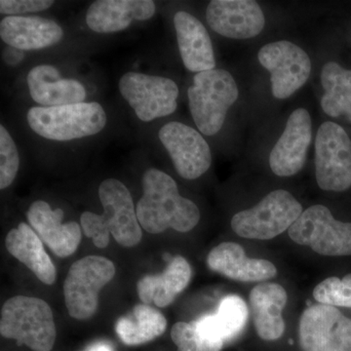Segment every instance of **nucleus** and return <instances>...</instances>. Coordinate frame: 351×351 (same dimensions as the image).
Here are the masks:
<instances>
[{
    "mask_svg": "<svg viewBox=\"0 0 351 351\" xmlns=\"http://www.w3.org/2000/svg\"><path fill=\"white\" fill-rule=\"evenodd\" d=\"M167 320L158 309L138 304L115 324L117 336L127 346H138L158 338L165 332Z\"/></svg>",
    "mask_w": 351,
    "mask_h": 351,
    "instance_id": "nucleus-26",
    "label": "nucleus"
},
{
    "mask_svg": "<svg viewBox=\"0 0 351 351\" xmlns=\"http://www.w3.org/2000/svg\"><path fill=\"white\" fill-rule=\"evenodd\" d=\"M258 62L269 71L274 98L287 99L301 89L311 73L306 51L287 40L267 43L261 48Z\"/></svg>",
    "mask_w": 351,
    "mask_h": 351,
    "instance_id": "nucleus-10",
    "label": "nucleus"
},
{
    "mask_svg": "<svg viewBox=\"0 0 351 351\" xmlns=\"http://www.w3.org/2000/svg\"><path fill=\"white\" fill-rule=\"evenodd\" d=\"M27 119L32 131L60 142L96 135L107 124V114L98 103L34 107L27 112Z\"/></svg>",
    "mask_w": 351,
    "mask_h": 351,
    "instance_id": "nucleus-4",
    "label": "nucleus"
},
{
    "mask_svg": "<svg viewBox=\"0 0 351 351\" xmlns=\"http://www.w3.org/2000/svg\"><path fill=\"white\" fill-rule=\"evenodd\" d=\"M152 0H98L88 8L86 23L99 34L126 29L133 21L151 19L156 13Z\"/></svg>",
    "mask_w": 351,
    "mask_h": 351,
    "instance_id": "nucleus-20",
    "label": "nucleus"
},
{
    "mask_svg": "<svg viewBox=\"0 0 351 351\" xmlns=\"http://www.w3.org/2000/svg\"><path fill=\"white\" fill-rule=\"evenodd\" d=\"M20 157L17 147L8 131L0 126V189L8 188L19 170Z\"/></svg>",
    "mask_w": 351,
    "mask_h": 351,
    "instance_id": "nucleus-29",
    "label": "nucleus"
},
{
    "mask_svg": "<svg viewBox=\"0 0 351 351\" xmlns=\"http://www.w3.org/2000/svg\"><path fill=\"white\" fill-rule=\"evenodd\" d=\"M191 279V267L182 256L173 258L161 274L145 276L138 280L137 291L143 304L166 307L181 294Z\"/></svg>",
    "mask_w": 351,
    "mask_h": 351,
    "instance_id": "nucleus-24",
    "label": "nucleus"
},
{
    "mask_svg": "<svg viewBox=\"0 0 351 351\" xmlns=\"http://www.w3.org/2000/svg\"><path fill=\"white\" fill-rule=\"evenodd\" d=\"M27 218L39 239L58 257H69L77 250L82 241V226L75 221L63 223L61 208L52 210L45 201H34L27 210Z\"/></svg>",
    "mask_w": 351,
    "mask_h": 351,
    "instance_id": "nucleus-16",
    "label": "nucleus"
},
{
    "mask_svg": "<svg viewBox=\"0 0 351 351\" xmlns=\"http://www.w3.org/2000/svg\"><path fill=\"white\" fill-rule=\"evenodd\" d=\"M83 351H115L114 346L108 341H98L91 343Z\"/></svg>",
    "mask_w": 351,
    "mask_h": 351,
    "instance_id": "nucleus-34",
    "label": "nucleus"
},
{
    "mask_svg": "<svg viewBox=\"0 0 351 351\" xmlns=\"http://www.w3.org/2000/svg\"><path fill=\"white\" fill-rule=\"evenodd\" d=\"M211 29L228 38L248 39L263 32L265 15L254 0H213L207 7Z\"/></svg>",
    "mask_w": 351,
    "mask_h": 351,
    "instance_id": "nucleus-15",
    "label": "nucleus"
},
{
    "mask_svg": "<svg viewBox=\"0 0 351 351\" xmlns=\"http://www.w3.org/2000/svg\"><path fill=\"white\" fill-rule=\"evenodd\" d=\"M302 206L284 189L265 195L256 206L235 214L233 232L243 239L269 240L286 232L302 214Z\"/></svg>",
    "mask_w": 351,
    "mask_h": 351,
    "instance_id": "nucleus-5",
    "label": "nucleus"
},
{
    "mask_svg": "<svg viewBox=\"0 0 351 351\" xmlns=\"http://www.w3.org/2000/svg\"><path fill=\"white\" fill-rule=\"evenodd\" d=\"M119 90L142 121L167 117L177 110L179 88L169 78L131 71L122 76Z\"/></svg>",
    "mask_w": 351,
    "mask_h": 351,
    "instance_id": "nucleus-9",
    "label": "nucleus"
},
{
    "mask_svg": "<svg viewBox=\"0 0 351 351\" xmlns=\"http://www.w3.org/2000/svg\"><path fill=\"white\" fill-rule=\"evenodd\" d=\"M64 32L55 21L41 17L8 16L0 23V38L22 51L40 50L62 40Z\"/></svg>",
    "mask_w": 351,
    "mask_h": 351,
    "instance_id": "nucleus-21",
    "label": "nucleus"
},
{
    "mask_svg": "<svg viewBox=\"0 0 351 351\" xmlns=\"http://www.w3.org/2000/svg\"><path fill=\"white\" fill-rule=\"evenodd\" d=\"M315 176L323 191L341 193L351 188V140L335 122L321 124L315 138Z\"/></svg>",
    "mask_w": 351,
    "mask_h": 351,
    "instance_id": "nucleus-8",
    "label": "nucleus"
},
{
    "mask_svg": "<svg viewBox=\"0 0 351 351\" xmlns=\"http://www.w3.org/2000/svg\"><path fill=\"white\" fill-rule=\"evenodd\" d=\"M82 232L89 239L93 240L95 246L106 248L110 244V230L104 223L101 215L84 212L80 217Z\"/></svg>",
    "mask_w": 351,
    "mask_h": 351,
    "instance_id": "nucleus-31",
    "label": "nucleus"
},
{
    "mask_svg": "<svg viewBox=\"0 0 351 351\" xmlns=\"http://www.w3.org/2000/svg\"><path fill=\"white\" fill-rule=\"evenodd\" d=\"M313 297L316 302L325 306L351 307V274L341 279H325L314 288Z\"/></svg>",
    "mask_w": 351,
    "mask_h": 351,
    "instance_id": "nucleus-28",
    "label": "nucleus"
},
{
    "mask_svg": "<svg viewBox=\"0 0 351 351\" xmlns=\"http://www.w3.org/2000/svg\"><path fill=\"white\" fill-rule=\"evenodd\" d=\"M289 237L297 244L311 247L319 255L351 256V223L335 219L324 205H313L304 210L289 228Z\"/></svg>",
    "mask_w": 351,
    "mask_h": 351,
    "instance_id": "nucleus-7",
    "label": "nucleus"
},
{
    "mask_svg": "<svg viewBox=\"0 0 351 351\" xmlns=\"http://www.w3.org/2000/svg\"><path fill=\"white\" fill-rule=\"evenodd\" d=\"M302 351H351V318L337 307L314 304L300 319Z\"/></svg>",
    "mask_w": 351,
    "mask_h": 351,
    "instance_id": "nucleus-11",
    "label": "nucleus"
},
{
    "mask_svg": "<svg viewBox=\"0 0 351 351\" xmlns=\"http://www.w3.org/2000/svg\"><path fill=\"white\" fill-rule=\"evenodd\" d=\"M27 86L32 100L43 107H60L84 103L86 90L82 83L62 77L50 64H40L29 71Z\"/></svg>",
    "mask_w": 351,
    "mask_h": 351,
    "instance_id": "nucleus-19",
    "label": "nucleus"
},
{
    "mask_svg": "<svg viewBox=\"0 0 351 351\" xmlns=\"http://www.w3.org/2000/svg\"><path fill=\"white\" fill-rule=\"evenodd\" d=\"M207 265L213 271L241 282L269 280L277 274L274 263L247 257L243 247L234 242H223L212 249Z\"/></svg>",
    "mask_w": 351,
    "mask_h": 351,
    "instance_id": "nucleus-18",
    "label": "nucleus"
},
{
    "mask_svg": "<svg viewBox=\"0 0 351 351\" xmlns=\"http://www.w3.org/2000/svg\"><path fill=\"white\" fill-rule=\"evenodd\" d=\"M0 332L34 351H50L56 341L57 331L52 309L38 298L16 295L1 308Z\"/></svg>",
    "mask_w": 351,
    "mask_h": 351,
    "instance_id": "nucleus-2",
    "label": "nucleus"
},
{
    "mask_svg": "<svg viewBox=\"0 0 351 351\" xmlns=\"http://www.w3.org/2000/svg\"><path fill=\"white\" fill-rule=\"evenodd\" d=\"M246 302L237 295H226L219 302L218 311L193 321L208 351H219L228 341L243 331L248 321Z\"/></svg>",
    "mask_w": 351,
    "mask_h": 351,
    "instance_id": "nucleus-17",
    "label": "nucleus"
},
{
    "mask_svg": "<svg viewBox=\"0 0 351 351\" xmlns=\"http://www.w3.org/2000/svg\"><path fill=\"white\" fill-rule=\"evenodd\" d=\"M288 301L285 289L277 283L258 284L252 289L249 302L258 336L276 341L285 331L282 311Z\"/></svg>",
    "mask_w": 351,
    "mask_h": 351,
    "instance_id": "nucleus-23",
    "label": "nucleus"
},
{
    "mask_svg": "<svg viewBox=\"0 0 351 351\" xmlns=\"http://www.w3.org/2000/svg\"><path fill=\"white\" fill-rule=\"evenodd\" d=\"M114 276V263L101 256H87L73 263L64 283L69 315L77 320L93 317L99 307L100 291Z\"/></svg>",
    "mask_w": 351,
    "mask_h": 351,
    "instance_id": "nucleus-6",
    "label": "nucleus"
},
{
    "mask_svg": "<svg viewBox=\"0 0 351 351\" xmlns=\"http://www.w3.org/2000/svg\"><path fill=\"white\" fill-rule=\"evenodd\" d=\"M324 95L321 99L323 112L331 117L345 115L351 122V69L329 62L321 71Z\"/></svg>",
    "mask_w": 351,
    "mask_h": 351,
    "instance_id": "nucleus-27",
    "label": "nucleus"
},
{
    "mask_svg": "<svg viewBox=\"0 0 351 351\" xmlns=\"http://www.w3.org/2000/svg\"><path fill=\"white\" fill-rule=\"evenodd\" d=\"M159 138L182 178L195 180L209 170L211 149L202 135L181 122H169L159 130Z\"/></svg>",
    "mask_w": 351,
    "mask_h": 351,
    "instance_id": "nucleus-12",
    "label": "nucleus"
},
{
    "mask_svg": "<svg viewBox=\"0 0 351 351\" xmlns=\"http://www.w3.org/2000/svg\"><path fill=\"white\" fill-rule=\"evenodd\" d=\"M136 212L142 228L152 234L168 228L189 232L200 221L199 209L193 201L180 195L173 178L154 168L143 177V196Z\"/></svg>",
    "mask_w": 351,
    "mask_h": 351,
    "instance_id": "nucleus-1",
    "label": "nucleus"
},
{
    "mask_svg": "<svg viewBox=\"0 0 351 351\" xmlns=\"http://www.w3.org/2000/svg\"><path fill=\"white\" fill-rule=\"evenodd\" d=\"M178 45L184 66L193 73L211 71L216 66L213 45L206 27L184 11L175 14Z\"/></svg>",
    "mask_w": 351,
    "mask_h": 351,
    "instance_id": "nucleus-22",
    "label": "nucleus"
},
{
    "mask_svg": "<svg viewBox=\"0 0 351 351\" xmlns=\"http://www.w3.org/2000/svg\"><path fill=\"white\" fill-rule=\"evenodd\" d=\"M4 62L9 66H15L19 64L24 60V51L17 49V48L7 46L2 53Z\"/></svg>",
    "mask_w": 351,
    "mask_h": 351,
    "instance_id": "nucleus-33",
    "label": "nucleus"
},
{
    "mask_svg": "<svg viewBox=\"0 0 351 351\" xmlns=\"http://www.w3.org/2000/svg\"><path fill=\"white\" fill-rule=\"evenodd\" d=\"M188 95L196 126L204 135L214 136L221 130L228 110L239 99V90L228 71L214 69L196 73Z\"/></svg>",
    "mask_w": 351,
    "mask_h": 351,
    "instance_id": "nucleus-3",
    "label": "nucleus"
},
{
    "mask_svg": "<svg viewBox=\"0 0 351 351\" xmlns=\"http://www.w3.org/2000/svg\"><path fill=\"white\" fill-rule=\"evenodd\" d=\"M7 251L24 263L41 282L52 285L56 281L57 271L54 263L44 249L43 240L25 223H20L7 234Z\"/></svg>",
    "mask_w": 351,
    "mask_h": 351,
    "instance_id": "nucleus-25",
    "label": "nucleus"
},
{
    "mask_svg": "<svg viewBox=\"0 0 351 351\" xmlns=\"http://www.w3.org/2000/svg\"><path fill=\"white\" fill-rule=\"evenodd\" d=\"M99 197L104 208L101 219L117 243L123 247H134L140 243L142 226L125 184L119 180H105L99 188Z\"/></svg>",
    "mask_w": 351,
    "mask_h": 351,
    "instance_id": "nucleus-13",
    "label": "nucleus"
},
{
    "mask_svg": "<svg viewBox=\"0 0 351 351\" xmlns=\"http://www.w3.org/2000/svg\"><path fill=\"white\" fill-rule=\"evenodd\" d=\"M171 338L178 351H208L193 322L176 323L171 330Z\"/></svg>",
    "mask_w": 351,
    "mask_h": 351,
    "instance_id": "nucleus-30",
    "label": "nucleus"
},
{
    "mask_svg": "<svg viewBox=\"0 0 351 351\" xmlns=\"http://www.w3.org/2000/svg\"><path fill=\"white\" fill-rule=\"evenodd\" d=\"M53 4L54 1H50V0H1L0 12L10 16L40 12V11L47 10Z\"/></svg>",
    "mask_w": 351,
    "mask_h": 351,
    "instance_id": "nucleus-32",
    "label": "nucleus"
},
{
    "mask_svg": "<svg viewBox=\"0 0 351 351\" xmlns=\"http://www.w3.org/2000/svg\"><path fill=\"white\" fill-rule=\"evenodd\" d=\"M311 117L306 108H297L289 117L282 135L269 154L270 169L279 177L298 174L306 161L311 143Z\"/></svg>",
    "mask_w": 351,
    "mask_h": 351,
    "instance_id": "nucleus-14",
    "label": "nucleus"
}]
</instances>
